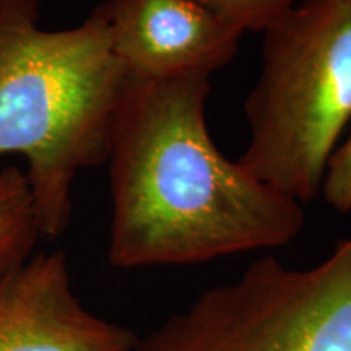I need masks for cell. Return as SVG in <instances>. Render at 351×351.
Returning a JSON list of instances; mask_svg holds the SVG:
<instances>
[{
	"mask_svg": "<svg viewBox=\"0 0 351 351\" xmlns=\"http://www.w3.org/2000/svg\"><path fill=\"white\" fill-rule=\"evenodd\" d=\"M210 73L129 77L114 121L109 262L187 265L282 247L302 231V204L249 174L210 137Z\"/></svg>",
	"mask_w": 351,
	"mask_h": 351,
	"instance_id": "6da1fadb",
	"label": "cell"
},
{
	"mask_svg": "<svg viewBox=\"0 0 351 351\" xmlns=\"http://www.w3.org/2000/svg\"><path fill=\"white\" fill-rule=\"evenodd\" d=\"M127 80L103 3L75 28L49 32L39 0H0V156L28 161L41 238L67 231L73 181L108 161Z\"/></svg>",
	"mask_w": 351,
	"mask_h": 351,
	"instance_id": "7a4b0ae2",
	"label": "cell"
},
{
	"mask_svg": "<svg viewBox=\"0 0 351 351\" xmlns=\"http://www.w3.org/2000/svg\"><path fill=\"white\" fill-rule=\"evenodd\" d=\"M262 69L245 99L239 165L301 202L320 194L351 121V0H306L265 29Z\"/></svg>",
	"mask_w": 351,
	"mask_h": 351,
	"instance_id": "3957f363",
	"label": "cell"
},
{
	"mask_svg": "<svg viewBox=\"0 0 351 351\" xmlns=\"http://www.w3.org/2000/svg\"><path fill=\"white\" fill-rule=\"evenodd\" d=\"M134 351H351V236L311 269L254 262Z\"/></svg>",
	"mask_w": 351,
	"mask_h": 351,
	"instance_id": "277c9868",
	"label": "cell"
},
{
	"mask_svg": "<svg viewBox=\"0 0 351 351\" xmlns=\"http://www.w3.org/2000/svg\"><path fill=\"white\" fill-rule=\"evenodd\" d=\"M138 340L83 306L62 251L32 256L0 278V351H134Z\"/></svg>",
	"mask_w": 351,
	"mask_h": 351,
	"instance_id": "5b68a950",
	"label": "cell"
},
{
	"mask_svg": "<svg viewBox=\"0 0 351 351\" xmlns=\"http://www.w3.org/2000/svg\"><path fill=\"white\" fill-rule=\"evenodd\" d=\"M112 51L127 75L163 80L225 67L244 33L197 0H106Z\"/></svg>",
	"mask_w": 351,
	"mask_h": 351,
	"instance_id": "8992f818",
	"label": "cell"
},
{
	"mask_svg": "<svg viewBox=\"0 0 351 351\" xmlns=\"http://www.w3.org/2000/svg\"><path fill=\"white\" fill-rule=\"evenodd\" d=\"M41 239L28 179L20 168L0 171V278L32 257Z\"/></svg>",
	"mask_w": 351,
	"mask_h": 351,
	"instance_id": "52a82bcc",
	"label": "cell"
},
{
	"mask_svg": "<svg viewBox=\"0 0 351 351\" xmlns=\"http://www.w3.org/2000/svg\"><path fill=\"white\" fill-rule=\"evenodd\" d=\"M197 2L243 33H263L296 7V0H197Z\"/></svg>",
	"mask_w": 351,
	"mask_h": 351,
	"instance_id": "ba28073f",
	"label": "cell"
},
{
	"mask_svg": "<svg viewBox=\"0 0 351 351\" xmlns=\"http://www.w3.org/2000/svg\"><path fill=\"white\" fill-rule=\"evenodd\" d=\"M320 192L332 208L343 213L351 210V135L332 153Z\"/></svg>",
	"mask_w": 351,
	"mask_h": 351,
	"instance_id": "9c48e42d",
	"label": "cell"
}]
</instances>
